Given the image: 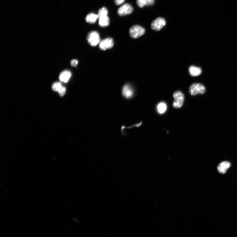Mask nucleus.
Segmentation results:
<instances>
[{
    "mask_svg": "<svg viewBox=\"0 0 237 237\" xmlns=\"http://www.w3.org/2000/svg\"><path fill=\"white\" fill-rule=\"evenodd\" d=\"M231 166L230 162L227 161L222 162L218 166L217 170L220 173L224 174Z\"/></svg>",
    "mask_w": 237,
    "mask_h": 237,
    "instance_id": "nucleus-9",
    "label": "nucleus"
},
{
    "mask_svg": "<svg viewBox=\"0 0 237 237\" xmlns=\"http://www.w3.org/2000/svg\"><path fill=\"white\" fill-rule=\"evenodd\" d=\"M132 6L128 3L125 4L118 8V14L120 16H125L131 14L133 11Z\"/></svg>",
    "mask_w": 237,
    "mask_h": 237,
    "instance_id": "nucleus-6",
    "label": "nucleus"
},
{
    "mask_svg": "<svg viewBox=\"0 0 237 237\" xmlns=\"http://www.w3.org/2000/svg\"><path fill=\"white\" fill-rule=\"evenodd\" d=\"M133 91L132 87L129 84L125 85L122 91V93L124 97L126 98H130L133 95Z\"/></svg>",
    "mask_w": 237,
    "mask_h": 237,
    "instance_id": "nucleus-8",
    "label": "nucleus"
},
{
    "mask_svg": "<svg viewBox=\"0 0 237 237\" xmlns=\"http://www.w3.org/2000/svg\"><path fill=\"white\" fill-rule=\"evenodd\" d=\"M71 76L72 73L71 72L68 70H65L60 73L59 76V79L62 82L67 83L71 77Z\"/></svg>",
    "mask_w": 237,
    "mask_h": 237,
    "instance_id": "nucleus-10",
    "label": "nucleus"
},
{
    "mask_svg": "<svg viewBox=\"0 0 237 237\" xmlns=\"http://www.w3.org/2000/svg\"><path fill=\"white\" fill-rule=\"evenodd\" d=\"M110 20L107 16L102 17L99 18V24L100 26L104 27L108 26L109 24Z\"/></svg>",
    "mask_w": 237,
    "mask_h": 237,
    "instance_id": "nucleus-14",
    "label": "nucleus"
},
{
    "mask_svg": "<svg viewBox=\"0 0 237 237\" xmlns=\"http://www.w3.org/2000/svg\"><path fill=\"white\" fill-rule=\"evenodd\" d=\"M206 91V88L203 84L199 83L192 84L189 89V92L192 96L198 94H203Z\"/></svg>",
    "mask_w": 237,
    "mask_h": 237,
    "instance_id": "nucleus-2",
    "label": "nucleus"
},
{
    "mask_svg": "<svg viewBox=\"0 0 237 237\" xmlns=\"http://www.w3.org/2000/svg\"><path fill=\"white\" fill-rule=\"evenodd\" d=\"M99 18L98 14L93 13H90L87 15L86 20L87 23L90 24H94L96 21Z\"/></svg>",
    "mask_w": 237,
    "mask_h": 237,
    "instance_id": "nucleus-12",
    "label": "nucleus"
},
{
    "mask_svg": "<svg viewBox=\"0 0 237 237\" xmlns=\"http://www.w3.org/2000/svg\"><path fill=\"white\" fill-rule=\"evenodd\" d=\"M100 37L99 33L96 31H91L88 33L87 36L88 42L92 46L95 47L100 42Z\"/></svg>",
    "mask_w": 237,
    "mask_h": 237,
    "instance_id": "nucleus-4",
    "label": "nucleus"
},
{
    "mask_svg": "<svg viewBox=\"0 0 237 237\" xmlns=\"http://www.w3.org/2000/svg\"><path fill=\"white\" fill-rule=\"evenodd\" d=\"M114 45V41L112 38H109L103 40L99 44V48L103 50L110 49Z\"/></svg>",
    "mask_w": 237,
    "mask_h": 237,
    "instance_id": "nucleus-7",
    "label": "nucleus"
},
{
    "mask_svg": "<svg viewBox=\"0 0 237 237\" xmlns=\"http://www.w3.org/2000/svg\"><path fill=\"white\" fill-rule=\"evenodd\" d=\"M202 70L200 68L196 67L194 66H191L189 69L190 75L193 76H197L201 74Z\"/></svg>",
    "mask_w": 237,
    "mask_h": 237,
    "instance_id": "nucleus-11",
    "label": "nucleus"
},
{
    "mask_svg": "<svg viewBox=\"0 0 237 237\" xmlns=\"http://www.w3.org/2000/svg\"><path fill=\"white\" fill-rule=\"evenodd\" d=\"M145 31V29L142 27L136 25H133L130 28L129 33L131 37L136 39L144 35Z\"/></svg>",
    "mask_w": 237,
    "mask_h": 237,
    "instance_id": "nucleus-1",
    "label": "nucleus"
},
{
    "mask_svg": "<svg viewBox=\"0 0 237 237\" xmlns=\"http://www.w3.org/2000/svg\"><path fill=\"white\" fill-rule=\"evenodd\" d=\"M78 63V61L76 59H74L72 60L71 62V64L72 66L75 67Z\"/></svg>",
    "mask_w": 237,
    "mask_h": 237,
    "instance_id": "nucleus-20",
    "label": "nucleus"
},
{
    "mask_svg": "<svg viewBox=\"0 0 237 237\" xmlns=\"http://www.w3.org/2000/svg\"><path fill=\"white\" fill-rule=\"evenodd\" d=\"M62 86L60 83L56 82L55 83L53 84L52 88L54 91L58 92Z\"/></svg>",
    "mask_w": 237,
    "mask_h": 237,
    "instance_id": "nucleus-17",
    "label": "nucleus"
},
{
    "mask_svg": "<svg viewBox=\"0 0 237 237\" xmlns=\"http://www.w3.org/2000/svg\"><path fill=\"white\" fill-rule=\"evenodd\" d=\"M167 109L166 103L164 102H161L158 104L157 106V109L159 113L162 114L164 113Z\"/></svg>",
    "mask_w": 237,
    "mask_h": 237,
    "instance_id": "nucleus-15",
    "label": "nucleus"
},
{
    "mask_svg": "<svg viewBox=\"0 0 237 237\" xmlns=\"http://www.w3.org/2000/svg\"><path fill=\"white\" fill-rule=\"evenodd\" d=\"M125 0H114L115 2L117 5H120L123 4L125 2Z\"/></svg>",
    "mask_w": 237,
    "mask_h": 237,
    "instance_id": "nucleus-19",
    "label": "nucleus"
},
{
    "mask_svg": "<svg viewBox=\"0 0 237 237\" xmlns=\"http://www.w3.org/2000/svg\"><path fill=\"white\" fill-rule=\"evenodd\" d=\"M108 13V10H107V9L105 7H102L99 11L98 14L99 18L102 17L107 16Z\"/></svg>",
    "mask_w": 237,
    "mask_h": 237,
    "instance_id": "nucleus-16",
    "label": "nucleus"
},
{
    "mask_svg": "<svg viewBox=\"0 0 237 237\" xmlns=\"http://www.w3.org/2000/svg\"><path fill=\"white\" fill-rule=\"evenodd\" d=\"M166 21L164 18L159 17L152 22L151 27L155 31L160 30L166 25Z\"/></svg>",
    "mask_w": 237,
    "mask_h": 237,
    "instance_id": "nucleus-5",
    "label": "nucleus"
},
{
    "mask_svg": "<svg viewBox=\"0 0 237 237\" xmlns=\"http://www.w3.org/2000/svg\"><path fill=\"white\" fill-rule=\"evenodd\" d=\"M154 2V0H136L137 5L141 8L145 6L152 5Z\"/></svg>",
    "mask_w": 237,
    "mask_h": 237,
    "instance_id": "nucleus-13",
    "label": "nucleus"
},
{
    "mask_svg": "<svg viewBox=\"0 0 237 237\" xmlns=\"http://www.w3.org/2000/svg\"><path fill=\"white\" fill-rule=\"evenodd\" d=\"M173 97L175 99L173 103V106L176 109L180 108L183 105L184 96L182 92L177 91L174 93Z\"/></svg>",
    "mask_w": 237,
    "mask_h": 237,
    "instance_id": "nucleus-3",
    "label": "nucleus"
},
{
    "mask_svg": "<svg viewBox=\"0 0 237 237\" xmlns=\"http://www.w3.org/2000/svg\"><path fill=\"white\" fill-rule=\"evenodd\" d=\"M61 96H63L65 94L66 92V88L65 87L62 86L58 92Z\"/></svg>",
    "mask_w": 237,
    "mask_h": 237,
    "instance_id": "nucleus-18",
    "label": "nucleus"
}]
</instances>
